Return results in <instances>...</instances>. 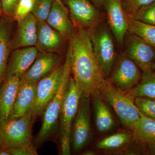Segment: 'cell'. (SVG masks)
<instances>
[{"mask_svg": "<svg viewBox=\"0 0 155 155\" xmlns=\"http://www.w3.org/2000/svg\"><path fill=\"white\" fill-rule=\"evenodd\" d=\"M71 72L81 97H90L107 78L95 57L91 39L84 28L76 26L70 38Z\"/></svg>", "mask_w": 155, "mask_h": 155, "instance_id": "1", "label": "cell"}, {"mask_svg": "<svg viewBox=\"0 0 155 155\" xmlns=\"http://www.w3.org/2000/svg\"><path fill=\"white\" fill-rule=\"evenodd\" d=\"M64 65V74L58 91L43 112L42 124L35 140L36 146L39 145L51 138L57 131L61 108L71 73V57L68 50Z\"/></svg>", "mask_w": 155, "mask_h": 155, "instance_id": "2", "label": "cell"}, {"mask_svg": "<svg viewBox=\"0 0 155 155\" xmlns=\"http://www.w3.org/2000/svg\"><path fill=\"white\" fill-rule=\"evenodd\" d=\"M96 91L113 108L124 127L130 129L140 119V113L134 104V100L126 93L114 86L107 79Z\"/></svg>", "mask_w": 155, "mask_h": 155, "instance_id": "3", "label": "cell"}, {"mask_svg": "<svg viewBox=\"0 0 155 155\" xmlns=\"http://www.w3.org/2000/svg\"><path fill=\"white\" fill-rule=\"evenodd\" d=\"M81 94L74 78H70L60 112V144L61 154H71L72 123L77 115Z\"/></svg>", "mask_w": 155, "mask_h": 155, "instance_id": "4", "label": "cell"}, {"mask_svg": "<svg viewBox=\"0 0 155 155\" xmlns=\"http://www.w3.org/2000/svg\"><path fill=\"white\" fill-rule=\"evenodd\" d=\"M31 111L17 119H9L0 126V147L11 149L32 145Z\"/></svg>", "mask_w": 155, "mask_h": 155, "instance_id": "5", "label": "cell"}, {"mask_svg": "<svg viewBox=\"0 0 155 155\" xmlns=\"http://www.w3.org/2000/svg\"><path fill=\"white\" fill-rule=\"evenodd\" d=\"M140 69L125 53L115 62L110 74V81L122 91L129 92L141 80Z\"/></svg>", "mask_w": 155, "mask_h": 155, "instance_id": "6", "label": "cell"}, {"mask_svg": "<svg viewBox=\"0 0 155 155\" xmlns=\"http://www.w3.org/2000/svg\"><path fill=\"white\" fill-rule=\"evenodd\" d=\"M95 57L103 75L110 76L116 60L113 38L105 28L99 29L91 38Z\"/></svg>", "mask_w": 155, "mask_h": 155, "instance_id": "7", "label": "cell"}, {"mask_svg": "<svg viewBox=\"0 0 155 155\" xmlns=\"http://www.w3.org/2000/svg\"><path fill=\"white\" fill-rule=\"evenodd\" d=\"M64 69V64L60 65L49 75L38 82L35 101L31 110L34 119L43 113L54 97L62 81Z\"/></svg>", "mask_w": 155, "mask_h": 155, "instance_id": "8", "label": "cell"}, {"mask_svg": "<svg viewBox=\"0 0 155 155\" xmlns=\"http://www.w3.org/2000/svg\"><path fill=\"white\" fill-rule=\"evenodd\" d=\"M128 58L145 73L154 71L155 48L143 40L130 34L126 40V53Z\"/></svg>", "mask_w": 155, "mask_h": 155, "instance_id": "9", "label": "cell"}, {"mask_svg": "<svg viewBox=\"0 0 155 155\" xmlns=\"http://www.w3.org/2000/svg\"><path fill=\"white\" fill-rule=\"evenodd\" d=\"M91 134L90 97L82 96L71 135V143L74 152L79 151L87 144Z\"/></svg>", "mask_w": 155, "mask_h": 155, "instance_id": "10", "label": "cell"}, {"mask_svg": "<svg viewBox=\"0 0 155 155\" xmlns=\"http://www.w3.org/2000/svg\"><path fill=\"white\" fill-rule=\"evenodd\" d=\"M64 2L69 8L71 19L76 26L91 28L98 22L99 12L89 0H64Z\"/></svg>", "mask_w": 155, "mask_h": 155, "instance_id": "11", "label": "cell"}, {"mask_svg": "<svg viewBox=\"0 0 155 155\" xmlns=\"http://www.w3.org/2000/svg\"><path fill=\"white\" fill-rule=\"evenodd\" d=\"M104 7L108 22L117 41L122 44L128 31V23L127 15L123 10L122 0H105Z\"/></svg>", "mask_w": 155, "mask_h": 155, "instance_id": "12", "label": "cell"}, {"mask_svg": "<svg viewBox=\"0 0 155 155\" xmlns=\"http://www.w3.org/2000/svg\"><path fill=\"white\" fill-rule=\"evenodd\" d=\"M39 53L21 80L38 82L52 73L59 66L60 57L52 52Z\"/></svg>", "mask_w": 155, "mask_h": 155, "instance_id": "13", "label": "cell"}, {"mask_svg": "<svg viewBox=\"0 0 155 155\" xmlns=\"http://www.w3.org/2000/svg\"><path fill=\"white\" fill-rule=\"evenodd\" d=\"M132 140L144 149L145 153L155 155V120L140 113V119L130 128Z\"/></svg>", "mask_w": 155, "mask_h": 155, "instance_id": "14", "label": "cell"}, {"mask_svg": "<svg viewBox=\"0 0 155 155\" xmlns=\"http://www.w3.org/2000/svg\"><path fill=\"white\" fill-rule=\"evenodd\" d=\"M38 51L36 46L14 50L9 57L6 75H14L21 79L35 61Z\"/></svg>", "mask_w": 155, "mask_h": 155, "instance_id": "15", "label": "cell"}, {"mask_svg": "<svg viewBox=\"0 0 155 155\" xmlns=\"http://www.w3.org/2000/svg\"><path fill=\"white\" fill-rule=\"evenodd\" d=\"M38 82L20 80L10 119H17L31 110L34 104Z\"/></svg>", "mask_w": 155, "mask_h": 155, "instance_id": "16", "label": "cell"}, {"mask_svg": "<svg viewBox=\"0 0 155 155\" xmlns=\"http://www.w3.org/2000/svg\"><path fill=\"white\" fill-rule=\"evenodd\" d=\"M16 34L12 38V50L36 46L37 42L38 20L32 13L19 20Z\"/></svg>", "mask_w": 155, "mask_h": 155, "instance_id": "17", "label": "cell"}, {"mask_svg": "<svg viewBox=\"0 0 155 155\" xmlns=\"http://www.w3.org/2000/svg\"><path fill=\"white\" fill-rule=\"evenodd\" d=\"M20 80L17 76L6 75L0 87V126L10 119Z\"/></svg>", "mask_w": 155, "mask_h": 155, "instance_id": "18", "label": "cell"}, {"mask_svg": "<svg viewBox=\"0 0 155 155\" xmlns=\"http://www.w3.org/2000/svg\"><path fill=\"white\" fill-rule=\"evenodd\" d=\"M65 38L46 22L38 21L36 47L40 52H53L59 51L64 45Z\"/></svg>", "mask_w": 155, "mask_h": 155, "instance_id": "19", "label": "cell"}, {"mask_svg": "<svg viewBox=\"0 0 155 155\" xmlns=\"http://www.w3.org/2000/svg\"><path fill=\"white\" fill-rule=\"evenodd\" d=\"M12 19L5 15L0 18V87L5 78L8 61L12 50Z\"/></svg>", "mask_w": 155, "mask_h": 155, "instance_id": "20", "label": "cell"}, {"mask_svg": "<svg viewBox=\"0 0 155 155\" xmlns=\"http://www.w3.org/2000/svg\"><path fill=\"white\" fill-rule=\"evenodd\" d=\"M46 22L65 38H70L72 36L74 28L64 5H61L55 1Z\"/></svg>", "mask_w": 155, "mask_h": 155, "instance_id": "21", "label": "cell"}, {"mask_svg": "<svg viewBox=\"0 0 155 155\" xmlns=\"http://www.w3.org/2000/svg\"><path fill=\"white\" fill-rule=\"evenodd\" d=\"M92 95L97 130L100 133L103 134L113 130L116 127V123L107 103L96 91Z\"/></svg>", "mask_w": 155, "mask_h": 155, "instance_id": "22", "label": "cell"}, {"mask_svg": "<svg viewBox=\"0 0 155 155\" xmlns=\"http://www.w3.org/2000/svg\"><path fill=\"white\" fill-rule=\"evenodd\" d=\"M131 140L130 132L121 131L100 140L97 142L96 147L98 149L103 150H120L127 146Z\"/></svg>", "mask_w": 155, "mask_h": 155, "instance_id": "23", "label": "cell"}, {"mask_svg": "<svg viewBox=\"0 0 155 155\" xmlns=\"http://www.w3.org/2000/svg\"><path fill=\"white\" fill-rule=\"evenodd\" d=\"M127 94L134 100L137 97H144L155 100V72L143 73L141 80Z\"/></svg>", "mask_w": 155, "mask_h": 155, "instance_id": "24", "label": "cell"}, {"mask_svg": "<svg viewBox=\"0 0 155 155\" xmlns=\"http://www.w3.org/2000/svg\"><path fill=\"white\" fill-rule=\"evenodd\" d=\"M127 17L129 33L139 37L155 48V26Z\"/></svg>", "mask_w": 155, "mask_h": 155, "instance_id": "25", "label": "cell"}, {"mask_svg": "<svg viewBox=\"0 0 155 155\" xmlns=\"http://www.w3.org/2000/svg\"><path fill=\"white\" fill-rule=\"evenodd\" d=\"M134 103L140 114L155 120V100L137 97L134 99Z\"/></svg>", "mask_w": 155, "mask_h": 155, "instance_id": "26", "label": "cell"}, {"mask_svg": "<svg viewBox=\"0 0 155 155\" xmlns=\"http://www.w3.org/2000/svg\"><path fill=\"white\" fill-rule=\"evenodd\" d=\"M55 0H35L31 13L38 21L46 22Z\"/></svg>", "mask_w": 155, "mask_h": 155, "instance_id": "27", "label": "cell"}, {"mask_svg": "<svg viewBox=\"0 0 155 155\" xmlns=\"http://www.w3.org/2000/svg\"><path fill=\"white\" fill-rule=\"evenodd\" d=\"M129 17L143 23L155 26V2Z\"/></svg>", "mask_w": 155, "mask_h": 155, "instance_id": "28", "label": "cell"}, {"mask_svg": "<svg viewBox=\"0 0 155 155\" xmlns=\"http://www.w3.org/2000/svg\"><path fill=\"white\" fill-rule=\"evenodd\" d=\"M154 2L155 0H122V5L126 15L131 16Z\"/></svg>", "mask_w": 155, "mask_h": 155, "instance_id": "29", "label": "cell"}, {"mask_svg": "<svg viewBox=\"0 0 155 155\" xmlns=\"http://www.w3.org/2000/svg\"><path fill=\"white\" fill-rule=\"evenodd\" d=\"M35 2V0H19L13 19L18 22L31 13Z\"/></svg>", "mask_w": 155, "mask_h": 155, "instance_id": "30", "label": "cell"}, {"mask_svg": "<svg viewBox=\"0 0 155 155\" xmlns=\"http://www.w3.org/2000/svg\"><path fill=\"white\" fill-rule=\"evenodd\" d=\"M19 0H1L2 13L5 16L13 19L16 7Z\"/></svg>", "mask_w": 155, "mask_h": 155, "instance_id": "31", "label": "cell"}, {"mask_svg": "<svg viewBox=\"0 0 155 155\" xmlns=\"http://www.w3.org/2000/svg\"><path fill=\"white\" fill-rule=\"evenodd\" d=\"M10 155H37L36 149L33 144L23 147L13 148L8 149Z\"/></svg>", "mask_w": 155, "mask_h": 155, "instance_id": "32", "label": "cell"}, {"mask_svg": "<svg viewBox=\"0 0 155 155\" xmlns=\"http://www.w3.org/2000/svg\"><path fill=\"white\" fill-rule=\"evenodd\" d=\"M97 8L103 6L105 0H89Z\"/></svg>", "mask_w": 155, "mask_h": 155, "instance_id": "33", "label": "cell"}, {"mask_svg": "<svg viewBox=\"0 0 155 155\" xmlns=\"http://www.w3.org/2000/svg\"><path fill=\"white\" fill-rule=\"evenodd\" d=\"M95 152L92 150H87L85 151L84 152L82 155H96Z\"/></svg>", "mask_w": 155, "mask_h": 155, "instance_id": "34", "label": "cell"}, {"mask_svg": "<svg viewBox=\"0 0 155 155\" xmlns=\"http://www.w3.org/2000/svg\"><path fill=\"white\" fill-rule=\"evenodd\" d=\"M0 155H10L7 149L0 147Z\"/></svg>", "mask_w": 155, "mask_h": 155, "instance_id": "35", "label": "cell"}, {"mask_svg": "<svg viewBox=\"0 0 155 155\" xmlns=\"http://www.w3.org/2000/svg\"><path fill=\"white\" fill-rule=\"evenodd\" d=\"M2 14H3L2 8V3H1V1L0 0V18L2 16Z\"/></svg>", "mask_w": 155, "mask_h": 155, "instance_id": "36", "label": "cell"}, {"mask_svg": "<svg viewBox=\"0 0 155 155\" xmlns=\"http://www.w3.org/2000/svg\"><path fill=\"white\" fill-rule=\"evenodd\" d=\"M55 1H56L57 2L59 3V4H61V5H64V3L62 2V0H55Z\"/></svg>", "mask_w": 155, "mask_h": 155, "instance_id": "37", "label": "cell"}, {"mask_svg": "<svg viewBox=\"0 0 155 155\" xmlns=\"http://www.w3.org/2000/svg\"><path fill=\"white\" fill-rule=\"evenodd\" d=\"M154 71L155 72V63L154 64Z\"/></svg>", "mask_w": 155, "mask_h": 155, "instance_id": "38", "label": "cell"}]
</instances>
